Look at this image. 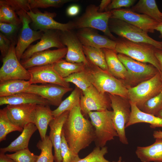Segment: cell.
I'll return each mask as SVG.
<instances>
[{
	"label": "cell",
	"mask_w": 162,
	"mask_h": 162,
	"mask_svg": "<svg viewBox=\"0 0 162 162\" xmlns=\"http://www.w3.org/2000/svg\"><path fill=\"white\" fill-rule=\"evenodd\" d=\"M0 22L18 26L22 24L15 11L8 5L0 2Z\"/></svg>",
	"instance_id": "obj_38"
},
{
	"label": "cell",
	"mask_w": 162,
	"mask_h": 162,
	"mask_svg": "<svg viewBox=\"0 0 162 162\" xmlns=\"http://www.w3.org/2000/svg\"><path fill=\"white\" fill-rule=\"evenodd\" d=\"M23 128L13 124L8 118L6 107L0 110V142L6 140L7 135L15 131L22 132Z\"/></svg>",
	"instance_id": "obj_34"
},
{
	"label": "cell",
	"mask_w": 162,
	"mask_h": 162,
	"mask_svg": "<svg viewBox=\"0 0 162 162\" xmlns=\"http://www.w3.org/2000/svg\"><path fill=\"white\" fill-rule=\"evenodd\" d=\"M112 162H125L122 160V158L120 156L118 160L117 161H113Z\"/></svg>",
	"instance_id": "obj_54"
},
{
	"label": "cell",
	"mask_w": 162,
	"mask_h": 162,
	"mask_svg": "<svg viewBox=\"0 0 162 162\" xmlns=\"http://www.w3.org/2000/svg\"><path fill=\"white\" fill-rule=\"evenodd\" d=\"M64 79L67 82L74 84L82 92L85 91L92 85L88 77L85 68L82 71L74 73Z\"/></svg>",
	"instance_id": "obj_36"
},
{
	"label": "cell",
	"mask_w": 162,
	"mask_h": 162,
	"mask_svg": "<svg viewBox=\"0 0 162 162\" xmlns=\"http://www.w3.org/2000/svg\"><path fill=\"white\" fill-rule=\"evenodd\" d=\"M35 104L7 105L5 107L7 116L15 125L23 128L30 123L34 124Z\"/></svg>",
	"instance_id": "obj_18"
},
{
	"label": "cell",
	"mask_w": 162,
	"mask_h": 162,
	"mask_svg": "<svg viewBox=\"0 0 162 162\" xmlns=\"http://www.w3.org/2000/svg\"><path fill=\"white\" fill-rule=\"evenodd\" d=\"M60 37L63 44L67 46L65 60L73 63L86 65L88 61L83 51V45L73 30L60 31Z\"/></svg>",
	"instance_id": "obj_16"
},
{
	"label": "cell",
	"mask_w": 162,
	"mask_h": 162,
	"mask_svg": "<svg viewBox=\"0 0 162 162\" xmlns=\"http://www.w3.org/2000/svg\"><path fill=\"white\" fill-rule=\"evenodd\" d=\"M6 154L15 162H36L39 157L31 152L28 148L13 154Z\"/></svg>",
	"instance_id": "obj_40"
},
{
	"label": "cell",
	"mask_w": 162,
	"mask_h": 162,
	"mask_svg": "<svg viewBox=\"0 0 162 162\" xmlns=\"http://www.w3.org/2000/svg\"><path fill=\"white\" fill-rule=\"evenodd\" d=\"M67 47L55 50L49 49L38 52L20 62L26 69L38 66L53 64L63 59L66 55Z\"/></svg>",
	"instance_id": "obj_21"
},
{
	"label": "cell",
	"mask_w": 162,
	"mask_h": 162,
	"mask_svg": "<svg viewBox=\"0 0 162 162\" xmlns=\"http://www.w3.org/2000/svg\"><path fill=\"white\" fill-rule=\"evenodd\" d=\"M161 44H162V41H161Z\"/></svg>",
	"instance_id": "obj_55"
},
{
	"label": "cell",
	"mask_w": 162,
	"mask_h": 162,
	"mask_svg": "<svg viewBox=\"0 0 162 162\" xmlns=\"http://www.w3.org/2000/svg\"><path fill=\"white\" fill-rule=\"evenodd\" d=\"M60 149L62 162H77L81 159L78 154L73 152L69 147L62 131Z\"/></svg>",
	"instance_id": "obj_41"
},
{
	"label": "cell",
	"mask_w": 162,
	"mask_h": 162,
	"mask_svg": "<svg viewBox=\"0 0 162 162\" xmlns=\"http://www.w3.org/2000/svg\"><path fill=\"white\" fill-rule=\"evenodd\" d=\"M111 2L110 0H102L98 6V11L100 12L106 11L107 8Z\"/></svg>",
	"instance_id": "obj_49"
},
{
	"label": "cell",
	"mask_w": 162,
	"mask_h": 162,
	"mask_svg": "<svg viewBox=\"0 0 162 162\" xmlns=\"http://www.w3.org/2000/svg\"><path fill=\"white\" fill-rule=\"evenodd\" d=\"M118 56L128 71V78L127 82L129 83L139 84L159 72L151 64L138 61L122 54L118 53Z\"/></svg>",
	"instance_id": "obj_9"
},
{
	"label": "cell",
	"mask_w": 162,
	"mask_h": 162,
	"mask_svg": "<svg viewBox=\"0 0 162 162\" xmlns=\"http://www.w3.org/2000/svg\"><path fill=\"white\" fill-rule=\"evenodd\" d=\"M153 136L154 138L155 139H162V131L161 130L154 131L153 132Z\"/></svg>",
	"instance_id": "obj_51"
},
{
	"label": "cell",
	"mask_w": 162,
	"mask_h": 162,
	"mask_svg": "<svg viewBox=\"0 0 162 162\" xmlns=\"http://www.w3.org/2000/svg\"><path fill=\"white\" fill-rule=\"evenodd\" d=\"M162 91L159 72L151 78L134 87L128 88V99L140 109L144 103Z\"/></svg>",
	"instance_id": "obj_8"
},
{
	"label": "cell",
	"mask_w": 162,
	"mask_h": 162,
	"mask_svg": "<svg viewBox=\"0 0 162 162\" xmlns=\"http://www.w3.org/2000/svg\"><path fill=\"white\" fill-rule=\"evenodd\" d=\"M162 109V91L148 99L140 109L143 112L156 116Z\"/></svg>",
	"instance_id": "obj_37"
},
{
	"label": "cell",
	"mask_w": 162,
	"mask_h": 162,
	"mask_svg": "<svg viewBox=\"0 0 162 162\" xmlns=\"http://www.w3.org/2000/svg\"><path fill=\"white\" fill-rule=\"evenodd\" d=\"M83 49L88 61L102 69L108 71L105 55L102 49L83 45Z\"/></svg>",
	"instance_id": "obj_33"
},
{
	"label": "cell",
	"mask_w": 162,
	"mask_h": 162,
	"mask_svg": "<svg viewBox=\"0 0 162 162\" xmlns=\"http://www.w3.org/2000/svg\"><path fill=\"white\" fill-rule=\"evenodd\" d=\"M102 49L105 55L108 72L116 78L127 82L128 73L118 58L117 52L115 50L107 48Z\"/></svg>",
	"instance_id": "obj_23"
},
{
	"label": "cell",
	"mask_w": 162,
	"mask_h": 162,
	"mask_svg": "<svg viewBox=\"0 0 162 162\" xmlns=\"http://www.w3.org/2000/svg\"><path fill=\"white\" fill-rule=\"evenodd\" d=\"M160 33V38H162V22L159 23L155 29Z\"/></svg>",
	"instance_id": "obj_52"
},
{
	"label": "cell",
	"mask_w": 162,
	"mask_h": 162,
	"mask_svg": "<svg viewBox=\"0 0 162 162\" xmlns=\"http://www.w3.org/2000/svg\"><path fill=\"white\" fill-rule=\"evenodd\" d=\"M82 93V91L77 87H76L70 95L62 101L57 108L52 111L54 117L58 116L65 111H70L74 107L80 104Z\"/></svg>",
	"instance_id": "obj_31"
},
{
	"label": "cell",
	"mask_w": 162,
	"mask_h": 162,
	"mask_svg": "<svg viewBox=\"0 0 162 162\" xmlns=\"http://www.w3.org/2000/svg\"><path fill=\"white\" fill-rule=\"evenodd\" d=\"M69 112L65 111L58 116L54 117L49 124L50 128L49 136L54 149L55 162H62V161L60 149L62 131Z\"/></svg>",
	"instance_id": "obj_22"
},
{
	"label": "cell",
	"mask_w": 162,
	"mask_h": 162,
	"mask_svg": "<svg viewBox=\"0 0 162 162\" xmlns=\"http://www.w3.org/2000/svg\"><path fill=\"white\" fill-rule=\"evenodd\" d=\"M49 105L36 104L34 124L38 130L41 140L46 137L48 125L54 118Z\"/></svg>",
	"instance_id": "obj_28"
},
{
	"label": "cell",
	"mask_w": 162,
	"mask_h": 162,
	"mask_svg": "<svg viewBox=\"0 0 162 162\" xmlns=\"http://www.w3.org/2000/svg\"><path fill=\"white\" fill-rule=\"evenodd\" d=\"M62 131L69 147L77 154L94 140V127L91 121L84 117L80 104L69 111Z\"/></svg>",
	"instance_id": "obj_1"
},
{
	"label": "cell",
	"mask_w": 162,
	"mask_h": 162,
	"mask_svg": "<svg viewBox=\"0 0 162 162\" xmlns=\"http://www.w3.org/2000/svg\"><path fill=\"white\" fill-rule=\"evenodd\" d=\"M155 54L160 64V70L159 73L162 82V49L156 48Z\"/></svg>",
	"instance_id": "obj_48"
},
{
	"label": "cell",
	"mask_w": 162,
	"mask_h": 162,
	"mask_svg": "<svg viewBox=\"0 0 162 162\" xmlns=\"http://www.w3.org/2000/svg\"><path fill=\"white\" fill-rule=\"evenodd\" d=\"M80 106L82 114L86 116L91 111L110 110L111 108L110 99L106 94L99 92L92 85L82 92Z\"/></svg>",
	"instance_id": "obj_12"
},
{
	"label": "cell",
	"mask_w": 162,
	"mask_h": 162,
	"mask_svg": "<svg viewBox=\"0 0 162 162\" xmlns=\"http://www.w3.org/2000/svg\"><path fill=\"white\" fill-rule=\"evenodd\" d=\"M30 18L33 27L35 31L44 32L50 30L61 31H68L74 29L73 21L65 23L57 22L54 19L56 15L55 13L45 11L44 13L32 10L27 12Z\"/></svg>",
	"instance_id": "obj_13"
},
{
	"label": "cell",
	"mask_w": 162,
	"mask_h": 162,
	"mask_svg": "<svg viewBox=\"0 0 162 162\" xmlns=\"http://www.w3.org/2000/svg\"><path fill=\"white\" fill-rule=\"evenodd\" d=\"M115 50L136 60L151 64L160 71L159 62L155 54L156 48L150 44L136 43L121 38L116 39Z\"/></svg>",
	"instance_id": "obj_3"
},
{
	"label": "cell",
	"mask_w": 162,
	"mask_h": 162,
	"mask_svg": "<svg viewBox=\"0 0 162 162\" xmlns=\"http://www.w3.org/2000/svg\"><path fill=\"white\" fill-rule=\"evenodd\" d=\"M109 98L112 109V121L120 142L128 144L125 129L129 121L131 113V106L127 98L118 95L109 94Z\"/></svg>",
	"instance_id": "obj_7"
},
{
	"label": "cell",
	"mask_w": 162,
	"mask_h": 162,
	"mask_svg": "<svg viewBox=\"0 0 162 162\" xmlns=\"http://www.w3.org/2000/svg\"><path fill=\"white\" fill-rule=\"evenodd\" d=\"M136 2L135 0H113L108 6L106 11L121 9L122 8H128L132 6Z\"/></svg>",
	"instance_id": "obj_44"
},
{
	"label": "cell",
	"mask_w": 162,
	"mask_h": 162,
	"mask_svg": "<svg viewBox=\"0 0 162 162\" xmlns=\"http://www.w3.org/2000/svg\"><path fill=\"white\" fill-rule=\"evenodd\" d=\"M36 146L41 150V153L36 162H53L52 153L53 145L48 135L43 140H40Z\"/></svg>",
	"instance_id": "obj_35"
},
{
	"label": "cell",
	"mask_w": 162,
	"mask_h": 162,
	"mask_svg": "<svg viewBox=\"0 0 162 162\" xmlns=\"http://www.w3.org/2000/svg\"><path fill=\"white\" fill-rule=\"evenodd\" d=\"M88 116L94 128V142L96 147H104L107 142L118 136L112 121V111H91Z\"/></svg>",
	"instance_id": "obj_5"
},
{
	"label": "cell",
	"mask_w": 162,
	"mask_h": 162,
	"mask_svg": "<svg viewBox=\"0 0 162 162\" xmlns=\"http://www.w3.org/2000/svg\"><path fill=\"white\" fill-rule=\"evenodd\" d=\"M111 15V11L100 12L98 6L90 4L87 6L83 14L73 21L74 29L90 28L98 30L111 39L116 41L117 38L112 35L109 26Z\"/></svg>",
	"instance_id": "obj_4"
},
{
	"label": "cell",
	"mask_w": 162,
	"mask_h": 162,
	"mask_svg": "<svg viewBox=\"0 0 162 162\" xmlns=\"http://www.w3.org/2000/svg\"><path fill=\"white\" fill-rule=\"evenodd\" d=\"M95 30L90 28H82L78 29L76 33L83 46L115 50L116 41L99 34Z\"/></svg>",
	"instance_id": "obj_20"
},
{
	"label": "cell",
	"mask_w": 162,
	"mask_h": 162,
	"mask_svg": "<svg viewBox=\"0 0 162 162\" xmlns=\"http://www.w3.org/2000/svg\"><path fill=\"white\" fill-rule=\"evenodd\" d=\"M131 113L129 122L125 128L133 124L140 123H145L150 124V128H162V118L150 114L145 113L140 110L134 103L130 102Z\"/></svg>",
	"instance_id": "obj_26"
},
{
	"label": "cell",
	"mask_w": 162,
	"mask_h": 162,
	"mask_svg": "<svg viewBox=\"0 0 162 162\" xmlns=\"http://www.w3.org/2000/svg\"><path fill=\"white\" fill-rule=\"evenodd\" d=\"M133 11L146 15L159 23L162 22V13L154 0H140L130 9Z\"/></svg>",
	"instance_id": "obj_29"
},
{
	"label": "cell",
	"mask_w": 162,
	"mask_h": 162,
	"mask_svg": "<svg viewBox=\"0 0 162 162\" xmlns=\"http://www.w3.org/2000/svg\"><path fill=\"white\" fill-rule=\"evenodd\" d=\"M50 105L48 101L38 95L22 92L11 96L0 97V105H16L26 104Z\"/></svg>",
	"instance_id": "obj_25"
},
{
	"label": "cell",
	"mask_w": 162,
	"mask_h": 162,
	"mask_svg": "<svg viewBox=\"0 0 162 162\" xmlns=\"http://www.w3.org/2000/svg\"><path fill=\"white\" fill-rule=\"evenodd\" d=\"M88 60V59H87ZM85 70L92 84L100 92L128 99V88L122 80L113 76L88 60Z\"/></svg>",
	"instance_id": "obj_2"
},
{
	"label": "cell",
	"mask_w": 162,
	"mask_h": 162,
	"mask_svg": "<svg viewBox=\"0 0 162 162\" xmlns=\"http://www.w3.org/2000/svg\"><path fill=\"white\" fill-rule=\"evenodd\" d=\"M0 162H15L5 153L0 152Z\"/></svg>",
	"instance_id": "obj_50"
},
{
	"label": "cell",
	"mask_w": 162,
	"mask_h": 162,
	"mask_svg": "<svg viewBox=\"0 0 162 162\" xmlns=\"http://www.w3.org/2000/svg\"><path fill=\"white\" fill-rule=\"evenodd\" d=\"M80 11V7L77 4L71 5L68 7L66 13L68 16L72 17L77 15Z\"/></svg>",
	"instance_id": "obj_47"
},
{
	"label": "cell",
	"mask_w": 162,
	"mask_h": 162,
	"mask_svg": "<svg viewBox=\"0 0 162 162\" xmlns=\"http://www.w3.org/2000/svg\"><path fill=\"white\" fill-rule=\"evenodd\" d=\"M56 71L63 78L85 70L86 65L83 63H73L61 59L53 64Z\"/></svg>",
	"instance_id": "obj_32"
},
{
	"label": "cell",
	"mask_w": 162,
	"mask_h": 162,
	"mask_svg": "<svg viewBox=\"0 0 162 162\" xmlns=\"http://www.w3.org/2000/svg\"><path fill=\"white\" fill-rule=\"evenodd\" d=\"M108 153V148L96 146L93 151L84 158L80 159L77 162H110L106 159L104 155Z\"/></svg>",
	"instance_id": "obj_39"
},
{
	"label": "cell",
	"mask_w": 162,
	"mask_h": 162,
	"mask_svg": "<svg viewBox=\"0 0 162 162\" xmlns=\"http://www.w3.org/2000/svg\"><path fill=\"white\" fill-rule=\"evenodd\" d=\"M110 18L123 20L147 33H153L159 22L149 16L134 12L129 9H119L111 11Z\"/></svg>",
	"instance_id": "obj_14"
},
{
	"label": "cell",
	"mask_w": 162,
	"mask_h": 162,
	"mask_svg": "<svg viewBox=\"0 0 162 162\" xmlns=\"http://www.w3.org/2000/svg\"><path fill=\"white\" fill-rule=\"evenodd\" d=\"M109 26L111 32L121 38L133 42L148 44L157 48L162 49L161 41L154 40L147 32L123 20L110 18Z\"/></svg>",
	"instance_id": "obj_6"
},
{
	"label": "cell",
	"mask_w": 162,
	"mask_h": 162,
	"mask_svg": "<svg viewBox=\"0 0 162 162\" xmlns=\"http://www.w3.org/2000/svg\"><path fill=\"white\" fill-rule=\"evenodd\" d=\"M15 43L12 42L7 55L3 58L0 69V82L14 79L29 80L30 75L22 64L15 51Z\"/></svg>",
	"instance_id": "obj_10"
},
{
	"label": "cell",
	"mask_w": 162,
	"mask_h": 162,
	"mask_svg": "<svg viewBox=\"0 0 162 162\" xmlns=\"http://www.w3.org/2000/svg\"><path fill=\"white\" fill-rule=\"evenodd\" d=\"M60 31L50 30L44 32L40 40L34 45H30L24 52L21 59H28L35 53L48 50L51 48L61 49L66 47L61 40Z\"/></svg>",
	"instance_id": "obj_19"
},
{
	"label": "cell",
	"mask_w": 162,
	"mask_h": 162,
	"mask_svg": "<svg viewBox=\"0 0 162 162\" xmlns=\"http://www.w3.org/2000/svg\"><path fill=\"white\" fill-rule=\"evenodd\" d=\"M27 70L30 75L29 81L31 84H52L70 87L69 83L65 82L54 70L53 64L34 66Z\"/></svg>",
	"instance_id": "obj_15"
},
{
	"label": "cell",
	"mask_w": 162,
	"mask_h": 162,
	"mask_svg": "<svg viewBox=\"0 0 162 162\" xmlns=\"http://www.w3.org/2000/svg\"><path fill=\"white\" fill-rule=\"evenodd\" d=\"M26 11L21 10L16 12L22 24L16 45L15 47L16 54L20 61L21 57L30 45L33 42L40 39L44 32L32 29L29 26L32 20Z\"/></svg>",
	"instance_id": "obj_11"
},
{
	"label": "cell",
	"mask_w": 162,
	"mask_h": 162,
	"mask_svg": "<svg viewBox=\"0 0 162 162\" xmlns=\"http://www.w3.org/2000/svg\"><path fill=\"white\" fill-rule=\"evenodd\" d=\"M31 9L38 8H45L50 7L58 8L65 4L74 2L72 0H29Z\"/></svg>",
	"instance_id": "obj_42"
},
{
	"label": "cell",
	"mask_w": 162,
	"mask_h": 162,
	"mask_svg": "<svg viewBox=\"0 0 162 162\" xmlns=\"http://www.w3.org/2000/svg\"><path fill=\"white\" fill-rule=\"evenodd\" d=\"M0 2L8 5L16 12L21 10L28 11L31 10L29 0H0Z\"/></svg>",
	"instance_id": "obj_43"
},
{
	"label": "cell",
	"mask_w": 162,
	"mask_h": 162,
	"mask_svg": "<svg viewBox=\"0 0 162 162\" xmlns=\"http://www.w3.org/2000/svg\"><path fill=\"white\" fill-rule=\"evenodd\" d=\"M156 116L162 118V109L158 113Z\"/></svg>",
	"instance_id": "obj_53"
},
{
	"label": "cell",
	"mask_w": 162,
	"mask_h": 162,
	"mask_svg": "<svg viewBox=\"0 0 162 162\" xmlns=\"http://www.w3.org/2000/svg\"><path fill=\"white\" fill-rule=\"evenodd\" d=\"M12 42L2 33H0V50L3 58L8 53Z\"/></svg>",
	"instance_id": "obj_45"
},
{
	"label": "cell",
	"mask_w": 162,
	"mask_h": 162,
	"mask_svg": "<svg viewBox=\"0 0 162 162\" xmlns=\"http://www.w3.org/2000/svg\"><path fill=\"white\" fill-rule=\"evenodd\" d=\"M72 90V88L52 84H31L24 92L39 95L47 100L50 105L58 106L62 101L64 95Z\"/></svg>",
	"instance_id": "obj_17"
},
{
	"label": "cell",
	"mask_w": 162,
	"mask_h": 162,
	"mask_svg": "<svg viewBox=\"0 0 162 162\" xmlns=\"http://www.w3.org/2000/svg\"><path fill=\"white\" fill-rule=\"evenodd\" d=\"M38 130L35 125L30 123L23 128L21 134L7 147L0 149V152L5 153L7 152H16L28 148L30 139L33 134Z\"/></svg>",
	"instance_id": "obj_27"
},
{
	"label": "cell",
	"mask_w": 162,
	"mask_h": 162,
	"mask_svg": "<svg viewBox=\"0 0 162 162\" xmlns=\"http://www.w3.org/2000/svg\"><path fill=\"white\" fill-rule=\"evenodd\" d=\"M19 26L14 24L0 22V30L2 33L10 35L17 30Z\"/></svg>",
	"instance_id": "obj_46"
},
{
	"label": "cell",
	"mask_w": 162,
	"mask_h": 162,
	"mask_svg": "<svg viewBox=\"0 0 162 162\" xmlns=\"http://www.w3.org/2000/svg\"><path fill=\"white\" fill-rule=\"evenodd\" d=\"M31 85L29 80L14 79L0 82V97L25 92Z\"/></svg>",
	"instance_id": "obj_30"
},
{
	"label": "cell",
	"mask_w": 162,
	"mask_h": 162,
	"mask_svg": "<svg viewBox=\"0 0 162 162\" xmlns=\"http://www.w3.org/2000/svg\"><path fill=\"white\" fill-rule=\"evenodd\" d=\"M135 154L142 162H162V139H155L148 146H137Z\"/></svg>",
	"instance_id": "obj_24"
}]
</instances>
